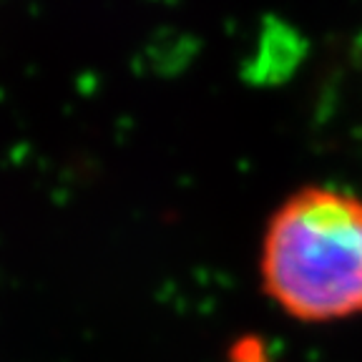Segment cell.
I'll use <instances>...</instances> for the list:
<instances>
[{
  "mask_svg": "<svg viewBox=\"0 0 362 362\" xmlns=\"http://www.w3.org/2000/svg\"><path fill=\"white\" fill-rule=\"evenodd\" d=\"M262 289L297 322L362 315V199L345 189H297L269 216Z\"/></svg>",
  "mask_w": 362,
  "mask_h": 362,
  "instance_id": "6da1fadb",
  "label": "cell"
}]
</instances>
